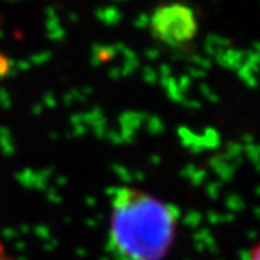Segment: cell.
Segmentation results:
<instances>
[{
	"label": "cell",
	"instance_id": "cell-1",
	"mask_svg": "<svg viewBox=\"0 0 260 260\" xmlns=\"http://www.w3.org/2000/svg\"><path fill=\"white\" fill-rule=\"evenodd\" d=\"M179 210L136 186L114 188L106 251L112 260H164L175 242Z\"/></svg>",
	"mask_w": 260,
	"mask_h": 260
},
{
	"label": "cell",
	"instance_id": "cell-2",
	"mask_svg": "<svg viewBox=\"0 0 260 260\" xmlns=\"http://www.w3.org/2000/svg\"><path fill=\"white\" fill-rule=\"evenodd\" d=\"M149 28L152 37L160 44L181 48L194 42L200 30V22L192 8L181 2H172L153 10Z\"/></svg>",
	"mask_w": 260,
	"mask_h": 260
},
{
	"label": "cell",
	"instance_id": "cell-3",
	"mask_svg": "<svg viewBox=\"0 0 260 260\" xmlns=\"http://www.w3.org/2000/svg\"><path fill=\"white\" fill-rule=\"evenodd\" d=\"M247 260H260V242L253 247L249 253V257Z\"/></svg>",
	"mask_w": 260,
	"mask_h": 260
},
{
	"label": "cell",
	"instance_id": "cell-4",
	"mask_svg": "<svg viewBox=\"0 0 260 260\" xmlns=\"http://www.w3.org/2000/svg\"><path fill=\"white\" fill-rule=\"evenodd\" d=\"M0 260H15L12 256H9L6 250H5V247L0 244Z\"/></svg>",
	"mask_w": 260,
	"mask_h": 260
}]
</instances>
